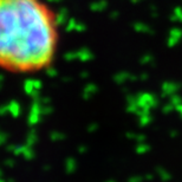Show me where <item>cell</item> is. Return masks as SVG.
<instances>
[{
  "label": "cell",
  "instance_id": "6da1fadb",
  "mask_svg": "<svg viewBox=\"0 0 182 182\" xmlns=\"http://www.w3.org/2000/svg\"><path fill=\"white\" fill-rule=\"evenodd\" d=\"M60 21L45 0H0V70L36 75L56 62Z\"/></svg>",
  "mask_w": 182,
  "mask_h": 182
}]
</instances>
